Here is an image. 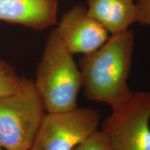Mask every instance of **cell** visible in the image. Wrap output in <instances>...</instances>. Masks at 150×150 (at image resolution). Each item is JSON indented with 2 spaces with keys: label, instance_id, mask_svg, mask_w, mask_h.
Segmentation results:
<instances>
[{
  "label": "cell",
  "instance_id": "cell-3",
  "mask_svg": "<svg viewBox=\"0 0 150 150\" xmlns=\"http://www.w3.org/2000/svg\"><path fill=\"white\" fill-rule=\"evenodd\" d=\"M46 112L33 81L24 78L18 92L0 97V147L31 149Z\"/></svg>",
  "mask_w": 150,
  "mask_h": 150
},
{
  "label": "cell",
  "instance_id": "cell-1",
  "mask_svg": "<svg viewBox=\"0 0 150 150\" xmlns=\"http://www.w3.org/2000/svg\"><path fill=\"white\" fill-rule=\"evenodd\" d=\"M135 46L134 31L112 35L100 47L79 59L83 95L114 109L127 102L134 92L127 80Z\"/></svg>",
  "mask_w": 150,
  "mask_h": 150
},
{
  "label": "cell",
  "instance_id": "cell-11",
  "mask_svg": "<svg viewBox=\"0 0 150 150\" xmlns=\"http://www.w3.org/2000/svg\"><path fill=\"white\" fill-rule=\"evenodd\" d=\"M138 8V22L150 26V0H137Z\"/></svg>",
  "mask_w": 150,
  "mask_h": 150
},
{
  "label": "cell",
  "instance_id": "cell-10",
  "mask_svg": "<svg viewBox=\"0 0 150 150\" xmlns=\"http://www.w3.org/2000/svg\"><path fill=\"white\" fill-rule=\"evenodd\" d=\"M73 150H110V149L104 135L100 131L97 130Z\"/></svg>",
  "mask_w": 150,
  "mask_h": 150
},
{
  "label": "cell",
  "instance_id": "cell-9",
  "mask_svg": "<svg viewBox=\"0 0 150 150\" xmlns=\"http://www.w3.org/2000/svg\"><path fill=\"white\" fill-rule=\"evenodd\" d=\"M24 78L18 76L12 65L0 60V97L18 92L23 85Z\"/></svg>",
  "mask_w": 150,
  "mask_h": 150
},
{
  "label": "cell",
  "instance_id": "cell-2",
  "mask_svg": "<svg viewBox=\"0 0 150 150\" xmlns=\"http://www.w3.org/2000/svg\"><path fill=\"white\" fill-rule=\"evenodd\" d=\"M33 83L47 112L67 111L78 107L81 75L73 54L56 29L46 41Z\"/></svg>",
  "mask_w": 150,
  "mask_h": 150
},
{
  "label": "cell",
  "instance_id": "cell-12",
  "mask_svg": "<svg viewBox=\"0 0 150 150\" xmlns=\"http://www.w3.org/2000/svg\"><path fill=\"white\" fill-rule=\"evenodd\" d=\"M0 150H4V149H3V148H1V147H0Z\"/></svg>",
  "mask_w": 150,
  "mask_h": 150
},
{
  "label": "cell",
  "instance_id": "cell-5",
  "mask_svg": "<svg viewBox=\"0 0 150 150\" xmlns=\"http://www.w3.org/2000/svg\"><path fill=\"white\" fill-rule=\"evenodd\" d=\"M100 119L91 108L46 112L30 150H73L98 130Z\"/></svg>",
  "mask_w": 150,
  "mask_h": 150
},
{
  "label": "cell",
  "instance_id": "cell-4",
  "mask_svg": "<svg viewBox=\"0 0 150 150\" xmlns=\"http://www.w3.org/2000/svg\"><path fill=\"white\" fill-rule=\"evenodd\" d=\"M150 91H138L112 109L99 130L110 150H150Z\"/></svg>",
  "mask_w": 150,
  "mask_h": 150
},
{
  "label": "cell",
  "instance_id": "cell-7",
  "mask_svg": "<svg viewBox=\"0 0 150 150\" xmlns=\"http://www.w3.org/2000/svg\"><path fill=\"white\" fill-rule=\"evenodd\" d=\"M58 0H0V20L42 30L56 22Z\"/></svg>",
  "mask_w": 150,
  "mask_h": 150
},
{
  "label": "cell",
  "instance_id": "cell-6",
  "mask_svg": "<svg viewBox=\"0 0 150 150\" xmlns=\"http://www.w3.org/2000/svg\"><path fill=\"white\" fill-rule=\"evenodd\" d=\"M65 46L72 54L91 53L100 47L109 35L105 28L79 4L63 15L56 29Z\"/></svg>",
  "mask_w": 150,
  "mask_h": 150
},
{
  "label": "cell",
  "instance_id": "cell-8",
  "mask_svg": "<svg viewBox=\"0 0 150 150\" xmlns=\"http://www.w3.org/2000/svg\"><path fill=\"white\" fill-rule=\"evenodd\" d=\"M88 13L112 35L129 29L138 20L134 0H87Z\"/></svg>",
  "mask_w": 150,
  "mask_h": 150
}]
</instances>
